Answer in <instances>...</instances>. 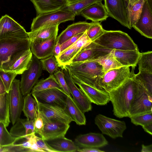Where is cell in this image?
<instances>
[{"mask_svg":"<svg viewBox=\"0 0 152 152\" xmlns=\"http://www.w3.org/2000/svg\"><path fill=\"white\" fill-rule=\"evenodd\" d=\"M133 73L118 87L108 92L110 101L113 106V114L118 118L128 117L132 102L140 85L133 78Z\"/></svg>","mask_w":152,"mask_h":152,"instance_id":"cell-1","label":"cell"},{"mask_svg":"<svg viewBox=\"0 0 152 152\" xmlns=\"http://www.w3.org/2000/svg\"><path fill=\"white\" fill-rule=\"evenodd\" d=\"M31 42L29 38L7 37L0 40V69L8 71L30 49Z\"/></svg>","mask_w":152,"mask_h":152,"instance_id":"cell-2","label":"cell"},{"mask_svg":"<svg viewBox=\"0 0 152 152\" xmlns=\"http://www.w3.org/2000/svg\"><path fill=\"white\" fill-rule=\"evenodd\" d=\"M64 66L69 70L74 82L82 83L99 89L97 81L104 72L98 62L95 60L86 61L70 63Z\"/></svg>","mask_w":152,"mask_h":152,"instance_id":"cell-3","label":"cell"},{"mask_svg":"<svg viewBox=\"0 0 152 152\" xmlns=\"http://www.w3.org/2000/svg\"><path fill=\"white\" fill-rule=\"evenodd\" d=\"M92 42L112 50H132L138 49L128 34L120 30H105L101 35Z\"/></svg>","mask_w":152,"mask_h":152,"instance_id":"cell-4","label":"cell"},{"mask_svg":"<svg viewBox=\"0 0 152 152\" xmlns=\"http://www.w3.org/2000/svg\"><path fill=\"white\" fill-rule=\"evenodd\" d=\"M129 67L122 66L105 72L97 81L99 89L109 92L118 87L132 75Z\"/></svg>","mask_w":152,"mask_h":152,"instance_id":"cell-5","label":"cell"},{"mask_svg":"<svg viewBox=\"0 0 152 152\" xmlns=\"http://www.w3.org/2000/svg\"><path fill=\"white\" fill-rule=\"evenodd\" d=\"M75 16L74 13L64 9L38 14L33 19L31 31L45 26L59 25L68 21L74 20Z\"/></svg>","mask_w":152,"mask_h":152,"instance_id":"cell-6","label":"cell"},{"mask_svg":"<svg viewBox=\"0 0 152 152\" xmlns=\"http://www.w3.org/2000/svg\"><path fill=\"white\" fill-rule=\"evenodd\" d=\"M43 70L42 63L33 54L28 67L21 74L20 88L24 96L29 94L41 76Z\"/></svg>","mask_w":152,"mask_h":152,"instance_id":"cell-7","label":"cell"},{"mask_svg":"<svg viewBox=\"0 0 152 152\" xmlns=\"http://www.w3.org/2000/svg\"><path fill=\"white\" fill-rule=\"evenodd\" d=\"M94 122L103 134L115 139L123 137V134L126 129L125 122L99 114L95 117Z\"/></svg>","mask_w":152,"mask_h":152,"instance_id":"cell-8","label":"cell"},{"mask_svg":"<svg viewBox=\"0 0 152 152\" xmlns=\"http://www.w3.org/2000/svg\"><path fill=\"white\" fill-rule=\"evenodd\" d=\"M152 113V96L140 84L135 95L128 117Z\"/></svg>","mask_w":152,"mask_h":152,"instance_id":"cell-9","label":"cell"},{"mask_svg":"<svg viewBox=\"0 0 152 152\" xmlns=\"http://www.w3.org/2000/svg\"><path fill=\"white\" fill-rule=\"evenodd\" d=\"M20 81L15 79L8 92L10 119L12 125L20 118L23 110V98L20 88Z\"/></svg>","mask_w":152,"mask_h":152,"instance_id":"cell-10","label":"cell"},{"mask_svg":"<svg viewBox=\"0 0 152 152\" xmlns=\"http://www.w3.org/2000/svg\"><path fill=\"white\" fill-rule=\"evenodd\" d=\"M30 94L40 103L58 106L64 109L68 96L63 90L58 88H51Z\"/></svg>","mask_w":152,"mask_h":152,"instance_id":"cell-11","label":"cell"},{"mask_svg":"<svg viewBox=\"0 0 152 152\" xmlns=\"http://www.w3.org/2000/svg\"><path fill=\"white\" fill-rule=\"evenodd\" d=\"M7 37L28 38L24 28L8 15L0 18V40Z\"/></svg>","mask_w":152,"mask_h":152,"instance_id":"cell-12","label":"cell"},{"mask_svg":"<svg viewBox=\"0 0 152 152\" xmlns=\"http://www.w3.org/2000/svg\"><path fill=\"white\" fill-rule=\"evenodd\" d=\"M65 80L72 98L80 109L84 113L91 110V102L80 88L76 85L71 77L69 70L61 67Z\"/></svg>","mask_w":152,"mask_h":152,"instance_id":"cell-13","label":"cell"},{"mask_svg":"<svg viewBox=\"0 0 152 152\" xmlns=\"http://www.w3.org/2000/svg\"><path fill=\"white\" fill-rule=\"evenodd\" d=\"M142 35L152 38V0H145L136 23L132 26Z\"/></svg>","mask_w":152,"mask_h":152,"instance_id":"cell-14","label":"cell"},{"mask_svg":"<svg viewBox=\"0 0 152 152\" xmlns=\"http://www.w3.org/2000/svg\"><path fill=\"white\" fill-rule=\"evenodd\" d=\"M112 50L91 41L84 45L69 63L97 60Z\"/></svg>","mask_w":152,"mask_h":152,"instance_id":"cell-15","label":"cell"},{"mask_svg":"<svg viewBox=\"0 0 152 152\" xmlns=\"http://www.w3.org/2000/svg\"><path fill=\"white\" fill-rule=\"evenodd\" d=\"M36 100L43 121H57L69 124L72 121L64 109L58 106L42 103Z\"/></svg>","mask_w":152,"mask_h":152,"instance_id":"cell-16","label":"cell"},{"mask_svg":"<svg viewBox=\"0 0 152 152\" xmlns=\"http://www.w3.org/2000/svg\"><path fill=\"white\" fill-rule=\"evenodd\" d=\"M109 16L115 19L121 25L131 29L127 18L124 0H103Z\"/></svg>","mask_w":152,"mask_h":152,"instance_id":"cell-17","label":"cell"},{"mask_svg":"<svg viewBox=\"0 0 152 152\" xmlns=\"http://www.w3.org/2000/svg\"><path fill=\"white\" fill-rule=\"evenodd\" d=\"M57 34V33L45 39H34L31 41L30 49L32 54L39 59L46 58L52 55Z\"/></svg>","mask_w":152,"mask_h":152,"instance_id":"cell-18","label":"cell"},{"mask_svg":"<svg viewBox=\"0 0 152 152\" xmlns=\"http://www.w3.org/2000/svg\"><path fill=\"white\" fill-rule=\"evenodd\" d=\"M44 127L41 136L47 141L65 137L69 127V124L57 121H43Z\"/></svg>","mask_w":152,"mask_h":152,"instance_id":"cell-19","label":"cell"},{"mask_svg":"<svg viewBox=\"0 0 152 152\" xmlns=\"http://www.w3.org/2000/svg\"><path fill=\"white\" fill-rule=\"evenodd\" d=\"M91 41L85 31L75 43L61 52L56 58L60 67L69 64L84 45Z\"/></svg>","mask_w":152,"mask_h":152,"instance_id":"cell-20","label":"cell"},{"mask_svg":"<svg viewBox=\"0 0 152 152\" xmlns=\"http://www.w3.org/2000/svg\"><path fill=\"white\" fill-rule=\"evenodd\" d=\"M75 143L80 148H99L107 145L108 142L101 134L90 133L77 136Z\"/></svg>","mask_w":152,"mask_h":152,"instance_id":"cell-21","label":"cell"},{"mask_svg":"<svg viewBox=\"0 0 152 152\" xmlns=\"http://www.w3.org/2000/svg\"><path fill=\"white\" fill-rule=\"evenodd\" d=\"M80 88L91 102L97 105L106 104L110 101L109 93L85 83L75 82Z\"/></svg>","mask_w":152,"mask_h":152,"instance_id":"cell-22","label":"cell"},{"mask_svg":"<svg viewBox=\"0 0 152 152\" xmlns=\"http://www.w3.org/2000/svg\"><path fill=\"white\" fill-rule=\"evenodd\" d=\"M80 15L86 19L97 22L106 20L109 17L107 11L102 2H96L88 6Z\"/></svg>","mask_w":152,"mask_h":152,"instance_id":"cell-23","label":"cell"},{"mask_svg":"<svg viewBox=\"0 0 152 152\" xmlns=\"http://www.w3.org/2000/svg\"><path fill=\"white\" fill-rule=\"evenodd\" d=\"M93 22L89 23L86 21H79L68 26L57 37L56 42L61 45L70 38L85 32Z\"/></svg>","mask_w":152,"mask_h":152,"instance_id":"cell-24","label":"cell"},{"mask_svg":"<svg viewBox=\"0 0 152 152\" xmlns=\"http://www.w3.org/2000/svg\"><path fill=\"white\" fill-rule=\"evenodd\" d=\"M39 14L61 10L68 4L66 0H30Z\"/></svg>","mask_w":152,"mask_h":152,"instance_id":"cell-25","label":"cell"},{"mask_svg":"<svg viewBox=\"0 0 152 152\" xmlns=\"http://www.w3.org/2000/svg\"><path fill=\"white\" fill-rule=\"evenodd\" d=\"M112 51L117 60L123 66H136L140 53L138 49L132 50H113Z\"/></svg>","mask_w":152,"mask_h":152,"instance_id":"cell-26","label":"cell"},{"mask_svg":"<svg viewBox=\"0 0 152 152\" xmlns=\"http://www.w3.org/2000/svg\"><path fill=\"white\" fill-rule=\"evenodd\" d=\"M34 120L19 118L12 127L10 133L15 137L29 135L34 133Z\"/></svg>","mask_w":152,"mask_h":152,"instance_id":"cell-27","label":"cell"},{"mask_svg":"<svg viewBox=\"0 0 152 152\" xmlns=\"http://www.w3.org/2000/svg\"><path fill=\"white\" fill-rule=\"evenodd\" d=\"M64 109L72 121L79 125L86 124V119L84 113L76 104L71 95L68 96Z\"/></svg>","mask_w":152,"mask_h":152,"instance_id":"cell-28","label":"cell"},{"mask_svg":"<svg viewBox=\"0 0 152 152\" xmlns=\"http://www.w3.org/2000/svg\"><path fill=\"white\" fill-rule=\"evenodd\" d=\"M46 141L51 147L58 152H77L80 148L72 141L65 137Z\"/></svg>","mask_w":152,"mask_h":152,"instance_id":"cell-29","label":"cell"},{"mask_svg":"<svg viewBox=\"0 0 152 152\" xmlns=\"http://www.w3.org/2000/svg\"><path fill=\"white\" fill-rule=\"evenodd\" d=\"M59 25L46 26L38 29L27 32L31 41L34 39L44 40L48 39L58 33Z\"/></svg>","mask_w":152,"mask_h":152,"instance_id":"cell-30","label":"cell"},{"mask_svg":"<svg viewBox=\"0 0 152 152\" xmlns=\"http://www.w3.org/2000/svg\"><path fill=\"white\" fill-rule=\"evenodd\" d=\"M38 109L37 101L30 93L24 96L22 111L27 118L34 120Z\"/></svg>","mask_w":152,"mask_h":152,"instance_id":"cell-31","label":"cell"},{"mask_svg":"<svg viewBox=\"0 0 152 152\" xmlns=\"http://www.w3.org/2000/svg\"><path fill=\"white\" fill-rule=\"evenodd\" d=\"M32 56L30 49L15 62L8 71L12 72L17 75L21 74L27 69Z\"/></svg>","mask_w":152,"mask_h":152,"instance_id":"cell-32","label":"cell"},{"mask_svg":"<svg viewBox=\"0 0 152 152\" xmlns=\"http://www.w3.org/2000/svg\"><path fill=\"white\" fill-rule=\"evenodd\" d=\"M8 93L0 94V122L7 127L10 123Z\"/></svg>","mask_w":152,"mask_h":152,"instance_id":"cell-33","label":"cell"},{"mask_svg":"<svg viewBox=\"0 0 152 152\" xmlns=\"http://www.w3.org/2000/svg\"><path fill=\"white\" fill-rule=\"evenodd\" d=\"M53 88H58L62 90L53 74L50 75L47 78L37 82L30 93Z\"/></svg>","mask_w":152,"mask_h":152,"instance_id":"cell-34","label":"cell"},{"mask_svg":"<svg viewBox=\"0 0 152 152\" xmlns=\"http://www.w3.org/2000/svg\"><path fill=\"white\" fill-rule=\"evenodd\" d=\"M145 0H138L132 5L126 8L128 22L132 27L139 18Z\"/></svg>","mask_w":152,"mask_h":152,"instance_id":"cell-35","label":"cell"},{"mask_svg":"<svg viewBox=\"0 0 152 152\" xmlns=\"http://www.w3.org/2000/svg\"><path fill=\"white\" fill-rule=\"evenodd\" d=\"M132 77L152 96V73L145 71H139L137 74H135L133 73Z\"/></svg>","mask_w":152,"mask_h":152,"instance_id":"cell-36","label":"cell"},{"mask_svg":"<svg viewBox=\"0 0 152 152\" xmlns=\"http://www.w3.org/2000/svg\"><path fill=\"white\" fill-rule=\"evenodd\" d=\"M103 67L104 72L123 66L115 58L112 50L101 58L95 60Z\"/></svg>","mask_w":152,"mask_h":152,"instance_id":"cell-37","label":"cell"},{"mask_svg":"<svg viewBox=\"0 0 152 152\" xmlns=\"http://www.w3.org/2000/svg\"><path fill=\"white\" fill-rule=\"evenodd\" d=\"M103 0H82L73 4H68L63 9L74 13L76 15H80L84 9L91 5L98 2H102Z\"/></svg>","mask_w":152,"mask_h":152,"instance_id":"cell-38","label":"cell"},{"mask_svg":"<svg viewBox=\"0 0 152 152\" xmlns=\"http://www.w3.org/2000/svg\"><path fill=\"white\" fill-rule=\"evenodd\" d=\"M137 64L139 71H145L152 73V51L140 53Z\"/></svg>","mask_w":152,"mask_h":152,"instance_id":"cell-39","label":"cell"},{"mask_svg":"<svg viewBox=\"0 0 152 152\" xmlns=\"http://www.w3.org/2000/svg\"><path fill=\"white\" fill-rule=\"evenodd\" d=\"M16 138L12 136L4 125L0 122V148L11 145L14 143Z\"/></svg>","mask_w":152,"mask_h":152,"instance_id":"cell-40","label":"cell"},{"mask_svg":"<svg viewBox=\"0 0 152 152\" xmlns=\"http://www.w3.org/2000/svg\"><path fill=\"white\" fill-rule=\"evenodd\" d=\"M43 69L47 71L50 75L53 74L60 67L55 57L53 55L41 59Z\"/></svg>","mask_w":152,"mask_h":152,"instance_id":"cell-41","label":"cell"},{"mask_svg":"<svg viewBox=\"0 0 152 152\" xmlns=\"http://www.w3.org/2000/svg\"><path fill=\"white\" fill-rule=\"evenodd\" d=\"M105 30L103 28L100 23L93 22L86 31V32L89 39L93 41L101 35Z\"/></svg>","mask_w":152,"mask_h":152,"instance_id":"cell-42","label":"cell"},{"mask_svg":"<svg viewBox=\"0 0 152 152\" xmlns=\"http://www.w3.org/2000/svg\"><path fill=\"white\" fill-rule=\"evenodd\" d=\"M18 75L10 71H5L0 69V76L8 93L13 80Z\"/></svg>","mask_w":152,"mask_h":152,"instance_id":"cell-43","label":"cell"},{"mask_svg":"<svg viewBox=\"0 0 152 152\" xmlns=\"http://www.w3.org/2000/svg\"><path fill=\"white\" fill-rule=\"evenodd\" d=\"M132 123L136 126H142L152 123V113L137 115L130 118Z\"/></svg>","mask_w":152,"mask_h":152,"instance_id":"cell-44","label":"cell"},{"mask_svg":"<svg viewBox=\"0 0 152 152\" xmlns=\"http://www.w3.org/2000/svg\"><path fill=\"white\" fill-rule=\"evenodd\" d=\"M53 75L62 90L68 96L71 95V94L64 78V74L62 70H58L54 73Z\"/></svg>","mask_w":152,"mask_h":152,"instance_id":"cell-45","label":"cell"},{"mask_svg":"<svg viewBox=\"0 0 152 152\" xmlns=\"http://www.w3.org/2000/svg\"><path fill=\"white\" fill-rule=\"evenodd\" d=\"M44 124L42 118L39 112L38 107L36 116L34 120V130L35 134L39 135L41 137L43 131Z\"/></svg>","mask_w":152,"mask_h":152,"instance_id":"cell-46","label":"cell"},{"mask_svg":"<svg viewBox=\"0 0 152 152\" xmlns=\"http://www.w3.org/2000/svg\"><path fill=\"white\" fill-rule=\"evenodd\" d=\"M35 139L36 142L37 146L44 152H58L51 147L46 141L41 137L36 136Z\"/></svg>","mask_w":152,"mask_h":152,"instance_id":"cell-47","label":"cell"},{"mask_svg":"<svg viewBox=\"0 0 152 152\" xmlns=\"http://www.w3.org/2000/svg\"><path fill=\"white\" fill-rule=\"evenodd\" d=\"M84 32L79 34L70 38L61 45V53L75 43Z\"/></svg>","mask_w":152,"mask_h":152,"instance_id":"cell-48","label":"cell"},{"mask_svg":"<svg viewBox=\"0 0 152 152\" xmlns=\"http://www.w3.org/2000/svg\"><path fill=\"white\" fill-rule=\"evenodd\" d=\"M79 152H103L104 151H102L98 148H80L77 151Z\"/></svg>","mask_w":152,"mask_h":152,"instance_id":"cell-49","label":"cell"},{"mask_svg":"<svg viewBox=\"0 0 152 152\" xmlns=\"http://www.w3.org/2000/svg\"><path fill=\"white\" fill-rule=\"evenodd\" d=\"M61 53V45L58 42H56L53 52L52 55L56 58L58 57Z\"/></svg>","mask_w":152,"mask_h":152,"instance_id":"cell-50","label":"cell"},{"mask_svg":"<svg viewBox=\"0 0 152 152\" xmlns=\"http://www.w3.org/2000/svg\"><path fill=\"white\" fill-rule=\"evenodd\" d=\"M142 127L145 131L152 135V123L142 126Z\"/></svg>","mask_w":152,"mask_h":152,"instance_id":"cell-51","label":"cell"},{"mask_svg":"<svg viewBox=\"0 0 152 152\" xmlns=\"http://www.w3.org/2000/svg\"><path fill=\"white\" fill-rule=\"evenodd\" d=\"M142 152H152V145H145L143 144L142 145Z\"/></svg>","mask_w":152,"mask_h":152,"instance_id":"cell-52","label":"cell"},{"mask_svg":"<svg viewBox=\"0 0 152 152\" xmlns=\"http://www.w3.org/2000/svg\"><path fill=\"white\" fill-rule=\"evenodd\" d=\"M6 92L5 86L0 76V94H4Z\"/></svg>","mask_w":152,"mask_h":152,"instance_id":"cell-53","label":"cell"},{"mask_svg":"<svg viewBox=\"0 0 152 152\" xmlns=\"http://www.w3.org/2000/svg\"><path fill=\"white\" fill-rule=\"evenodd\" d=\"M138 0H125L126 8L132 5Z\"/></svg>","mask_w":152,"mask_h":152,"instance_id":"cell-54","label":"cell"},{"mask_svg":"<svg viewBox=\"0 0 152 152\" xmlns=\"http://www.w3.org/2000/svg\"><path fill=\"white\" fill-rule=\"evenodd\" d=\"M81 0H66L68 2V4L75 3Z\"/></svg>","mask_w":152,"mask_h":152,"instance_id":"cell-55","label":"cell"},{"mask_svg":"<svg viewBox=\"0 0 152 152\" xmlns=\"http://www.w3.org/2000/svg\"><path fill=\"white\" fill-rule=\"evenodd\" d=\"M3 148H0V152H3Z\"/></svg>","mask_w":152,"mask_h":152,"instance_id":"cell-56","label":"cell"},{"mask_svg":"<svg viewBox=\"0 0 152 152\" xmlns=\"http://www.w3.org/2000/svg\"><path fill=\"white\" fill-rule=\"evenodd\" d=\"M124 1H125V0H124Z\"/></svg>","mask_w":152,"mask_h":152,"instance_id":"cell-57","label":"cell"}]
</instances>
